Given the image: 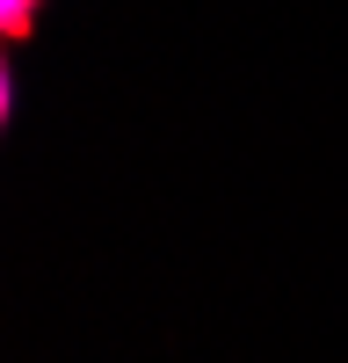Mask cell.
<instances>
[{"label":"cell","instance_id":"1","mask_svg":"<svg viewBox=\"0 0 348 363\" xmlns=\"http://www.w3.org/2000/svg\"><path fill=\"white\" fill-rule=\"evenodd\" d=\"M37 8H44V0H8V8H0V29H8V44H22V37H29Z\"/></svg>","mask_w":348,"mask_h":363}]
</instances>
